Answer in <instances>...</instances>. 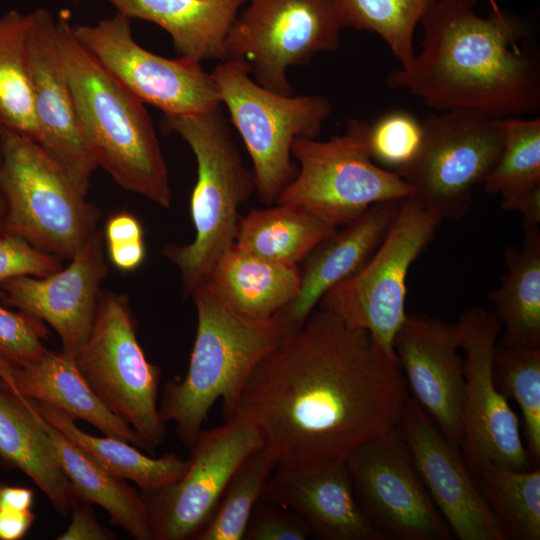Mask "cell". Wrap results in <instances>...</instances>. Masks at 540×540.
<instances>
[{
  "label": "cell",
  "instance_id": "cell-16",
  "mask_svg": "<svg viewBox=\"0 0 540 540\" xmlns=\"http://www.w3.org/2000/svg\"><path fill=\"white\" fill-rule=\"evenodd\" d=\"M264 447L257 428L241 417L201 430L190 447L184 473L153 493L142 494L153 540H188L211 518L227 484L241 463Z\"/></svg>",
  "mask_w": 540,
  "mask_h": 540
},
{
  "label": "cell",
  "instance_id": "cell-46",
  "mask_svg": "<svg viewBox=\"0 0 540 540\" xmlns=\"http://www.w3.org/2000/svg\"><path fill=\"white\" fill-rule=\"evenodd\" d=\"M1 166H2V142H1V135H0V172H1ZM4 218H5V200H4L1 187H0V234L3 231Z\"/></svg>",
  "mask_w": 540,
  "mask_h": 540
},
{
  "label": "cell",
  "instance_id": "cell-18",
  "mask_svg": "<svg viewBox=\"0 0 540 540\" xmlns=\"http://www.w3.org/2000/svg\"><path fill=\"white\" fill-rule=\"evenodd\" d=\"M396 428L453 536L459 540H506L460 449L445 438L413 397H408Z\"/></svg>",
  "mask_w": 540,
  "mask_h": 540
},
{
  "label": "cell",
  "instance_id": "cell-15",
  "mask_svg": "<svg viewBox=\"0 0 540 540\" xmlns=\"http://www.w3.org/2000/svg\"><path fill=\"white\" fill-rule=\"evenodd\" d=\"M345 463L360 508L389 540L452 539L396 426L359 446Z\"/></svg>",
  "mask_w": 540,
  "mask_h": 540
},
{
  "label": "cell",
  "instance_id": "cell-9",
  "mask_svg": "<svg viewBox=\"0 0 540 540\" xmlns=\"http://www.w3.org/2000/svg\"><path fill=\"white\" fill-rule=\"evenodd\" d=\"M441 222L413 197L402 199L388 233L369 261L355 275L326 292L319 308L351 327L368 331L375 343L397 361L393 345L408 315L407 276Z\"/></svg>",
  "mask_w": 540,
  "mask_h": 540
},
{
  "label": "cell",
  "instance_id": "cell-41",
  "mask_svg": "<svg viewBox=\"0 0 540 540\" xmlns=\"http://www.w3.org/2000/svg\"><path fill=\"white\" fill-rule=\"evenodd\" d=\"M71 523L58 540H113L115 534L101 525L93 516L89 504L78 503L72 509Z\"/></svg>",
  "mask_w": 540,
  "mask_h": 540
},
{
  "label": "cell",
  "instance_id": "cell-14",
  "mask_svg": "<svg viewBox=\"0 0 540 540\" xmlns=\"http://www.w3.org/2000/svg\"><path fill=\"white\" fill-rule=\"evenodd\" d=\"M72 29L114 78L164 115L199 114L221 104L211 73L200 62L169 59L146 50L133 37L131 19L121 13L95 24H73Z\"/></svg>",
  "mask_w": 540,
  "mask_h": 540
},
{
  "label": "cell",
  "instance_id": "cell-27",
  "mask_svg": "<svg viewBox=\"0 0 540 540\" xmlns=\"http://www.w3.org/2000/svg\"><path fill=\"white\" fill-rule=\"evenodd\" d=\"M503 137L501 154L483 182L500 207L523 216L522 228H540V118L496 119Z\"/></svg>",
  "mask_w": 540,
  "mask_h": 540
},
{
  "label": "cell",
  "instance_id": "cell-25",
  "mask_svg": "<svg viewBox=\"0 0 540 540\" xmlns=\"http://www.w3.org/2000/svg\"><path fill=\"white\" fill-rule=\"evenodd\" d=\"M7 390L19 398L46 435L58 465L77 499L102 507L110 515L112 524L125 530L132 538L153 540L148 509L142 493L132 488L125 479L109 474L86 456L38 413L29 398Z\"/></svg>",
  "mask_w": 540,
  "mask_h": 540
},
{
  "label": "cell",
  "instance_id": "cell-40",
  "mask_svg": "<svg viewBox=\"0 0 540 540\" xmlns=\"http://www.w3.org/2000/svg\"><path fill=\"white\" fill-rule=\"evenodd\" d=\"M312 537L293 511L260 498L250 516L244 540H305Z\"/></svg>",
  "mask_w": 540,
  "mask_h": 540
},
{
  "label": "cell",
  "instance_id": "cell-39",
  "mask_svg": "<svg viewBox=\"0 0 540 540\" xmlns=\"http://www.w3.org/2000/svg\"><path fill=\"white\" fill-rule=\"evenodd\" d=\"M62 267L61 258L34 247L22 237L0 235V283L23 275L45 277Z\"/></svg>",
  "mask_w": 540,
  "mask_h": 540
},
{
  "label": "cell",
  "instance_id": "cell-45",
  "mask_svg": "<svg viewBox=\"0 0 540 540\" xmlns=\"http://www.w3.org/2000/svg\"><path fill=\"white\" fill-rule=\"evenodd\" d=\"M34 499L32 489L0 484V510L25 512L31 510Z\"/></svg>",
  "mask_w": 540,
  "mask_h": 540
},
{
  "label": "cell",
  "instance_id": "cell-7",
  "mask_svg": "<svg viewBox=\"0 0 540 540\" xmlns=\"http://www.w3.org/2000/svg\"><path fill=\"white\" fill-rule=\"evenodd\" d=\"M211 76L249 153L259 199L271 205L297 173L291 160L294 141L316 139L332 105L321 95L271 92L254 81L249 66L240 60L220 62Z\"/></svg>",
  "mask_w": 540,
  "mask_h": 540
},
{
  "label": "cell",
  "instance_id": "cell-2",
  "mask_svg": "<svg viewBox=\"0 0 540 540\" xmlns=\"http://www.w3.org/2000/svg\"><path fill=\"white\" fill-rule=\"evenodd\" d=\"M477 0H436L420 20L421 50L387 84L438 112L467 110L492 119L540 111V57L523 18L475 12Z\"/></svg>",
  "mask_w": 540,
  "mask_h": 540
},
{
  "label": "cell",
  "instance_id": "cell-23",
  "mask_svg": "<svg viewBox=\"0 0 540 540\" xmlns=\"http://www.w3.org/2000/svg\"><path fill=\"white\" fill-rule=\"evenodd\" d=\"M0 385L31 400L52 405L73 419H82L105 436L149 450L142 438L111 413L90 389L74 357L46 349L39 357L22 364L0 361Z\"/></svg>",
  "mask_w": 540,
  "mask_h": 540
},
{
  "label": "cell",
  "instance_id": "cell-29",
  "mask_svg": "<svg viewBox=\"0 0 540 540\" xmlns=\"http://www.w3.org/2000/svg\"><path fill=\"white\" fill-rule=\"evenodd\" d=\"M523 231L520 248L504 249L507 271L487 298L505 328L497 344L540 348V228Z\"/></svg>",
  "mask_w": 540,
  "mask_h": 540
},
{
  "label": "cell",
  "instance_id": "cell-43",
  "mask_svg": "<svg viewBox=\"0 0 540 540\" xmlns=\"http://www.w3.org/2000/svg\"><path fill=\"white\" fill-rule=\"evenodd\" d=\"M107 251L112 264L124 272L136 270L145 258L144 240L107 244Z\"/></svg>",
  "mask_w": 540,
  "mask_h": 540
},
{
  "label": "cell",
  "instance_id": "cell-37",
  "mask_svg": "<svg viewBox=\"0 0 540 540\" xmlns=\"http://www.w3.org/2000/svg\"><path fill=\"white\" fill-rule=\"evenodd\" d=\"M423 124L405 111H392L370 125L369 147L381 167L398 171L417 156L423 141Z\"/></svg>",
  "mask_w": 540,
  "mask_h": 540
},
{
  "label": "cell",
  "instance_id": "cell-10",
  "mask_svg": "<svg viewBox=\"0 0 540 540\" xmlns=\"http://www.w3.org/2000/svg\"><path fill=\"white\" fill-rule=\"evenodd\" d=\"M74 359L93 393L135 430L150 452L162 444L166 428L157 405L160 370L137 340L125 296L100 293L91 331Z\"/></svg>",
  "mask_w": 540,
  "mask_h": 540
},
{
  "label": "cell",
  "instance_id": "cell-19",
  "mask_svg": "<svg viewBox=\"0 0 540 540\" xmlns=\"http://www.w3.org/2000/svg\"><path fill=\"white\" fill-rule=\"evenodd\" d=\"M393 346L413 398L460 449L465 380L458 324L424 313L407 315Z\"/></svg>",
  "mask_w": 540,
  "mask_h": 540
},
{
  "label": "cell",
  "instance_id": "cell-30",
  "mask_svg": "<svg viewBox=\"0 0 540 540\" xmlns=\"http://www.w3.org/2000/svg\"><path fill=\"white\" fill-rule=\"evenodd\" d=\"M31 401L38 413L86 456L109 474L133 481L142 494L153 493L173 483L187 468L188 461L174 453L147 456L121 439L90 435L62 410L44 402Z\"/></svg>",
  "mask_w": 540,
  "mask_h": 540
},
{
  "label": "cell",
  "instance_id": "cell-5",
  "mask_svg": "<svg viewBox=\"0 0 540 540\" xmlns=\"http://www.w3.org/2000/svg\"><path fill=\"white\" fill-rule=\"evenodd\" d=\"M161 126L190 146L197 163L190 202L195 237L189 244L164 249L190 296L235 242L239 208L256 191L255 177L244 165L221 104L199 114L163 115Z\"/></svg>",
  "mask_w": 540,
  "mask_h": 540
},
{
  "label": "cell",
  "instance_id": "cell-24",
  "mask_svg": "<svg viewBox=\"0 0 540 540\" xmlns=\"http://www.w3.org/2000/svg\"><path fill=\"white\" fill-rule=\"evenodd\" d=\"M129 19L152 22L172 39L179 57L227 60L228 32L247 0H105Z\"/></svg>",
  "mask_w": 540,
  "mask_h": 540
},
{
  "label": "cell",
  "instance_id": "cell-28",
  "mask_svg": "<svg viewBox=\"0 0 540 540\" xmlns=\"http://www.w3.org/2000/svg\"><path fill=\"white\" fill-rule=\"evenodd\" d=\"M0 460L31 478L60 515L78 503L46 435L19 398L1 385Z\"/></svg>",
  "mask_w": 540,
  "mask_h": 540
},
{
  "label": "cell",
  "instance_id": "cell-32",
  "mask_svg": "<svg viewBox=\"0 0 540 540\" xmlns=\"http://www.w3.org/2000/svg\"><path fill=\"white\" fill-rule=\"evenodd\" d=\"M505 539H540V470L488 464L473 474Z\"/></svg>",
  "mask_w": 540,
  "mask_h": 540
},
{
  "label": "cell",
  "instance_id": "cell-20",
  "mask_svg": "<svg viewBox=\"0 0 540 540\" xmlns=\"http://www.w3.org/2000/svg\"><path fill=\"white\" fill-rule=\"evenodd\" d=\"M102 242L97 230L66 268L45 277L23 275L0 283V298L49 324L61 340L62 352L72 357L89 336L100 284L108 273Z\"/></svg>",
  "mask_w": 540,
  "mask_h": 540
},
{
  "label": "cell",
  "instance_id": "cell-4",
  "mask_svg": "<svg viewBox=\"0 0 540 540\" xmlns=\"http://www.w3.org/2000/svg\"><path fill=\"white\" fill-rule=\"evenodd\" d=\"M197 313V330L188 370L168 382L159 415L176 424L189 448L202 430L213 404L222 401L223 417L260 361L293 332L277 313L267 319L245 317L231 309L207 279L190 295Z\"/></svg>",
  "mask_w": 540,
  "mask_h": 540
},
{
  "label": "cell",
  "instance_id": "cell-12",
  "mask_svg": "<svg viewBox=\"0 0 540 540\" xmlns=\"http://www.w3.org/2000/svg\"><path fill=\"white\" fill-rule=\"evenodd\" d=\"M226 41L227 60H240L265 89L293 95L291 66L306 65L340 46L343 24L331 0H247Z\"/></svg>",
  "mask_w": 540,
  "mask_h": 540
},
{
  "label": "cell",
  "instance_id": "cell-34",
  "mask_svg": "<svg viewBox=\"0 0 540 540\" xmlns=\"http://www.w3.org/2000/svg\"><path fill=\"white\" fill-rule=\"evenodd\" d=\"M436 0H331L343 27L377 34L399 61L408 66L414 57L417 25Z\"/></svg>",
  "mask_w": 540,
  "mask_h": 540
},
{
  "label": "cell",
  "instance_id": "cell-47",
  "mask_svg": "<svg viewBox=\"0 0 540 540\" xmlns=\"http://www.w3.org/2000/svg\"><path fill=\"white\" fill-rule=\"evenodd\" d=\"M488 2L490 4L491 11L499 12L501 10L496 0H488Z\"/></svg>",
  "mask_w": 540,
  "mask_h": 540
},
{
  "label": "cell",
  "instance_id": "cell-33",
  "mask_svg": "<svg viewBox=\"0 0 540 540\" xmlns=\"http://www.w3.org/2000/svg\"><path fill=\"white\" fill-rule=\"evenodd\" d=\"M30 13L0 16V125L37 142L38 130L27 67Z\"/></svg>",
  "mask_w": 540,
  "mask_h": 540
},
{
  "label": "cell",
  "instance_id": "cell-13",
  "mask_svg": "<svg viewBox=\"0 0 540 540\" xmlns=\"http://www.w3.org/2000/svg\"><path fill=\"white\" fill-rule=\"evenodd\" d=\"M457 324L465 353L462 457L472 475L492 463L528 469L530 456L518 417L493 378L492 360L501 323L492 311L477 306L465 311Z\"/></svg>",
  "mask_w": 540,
  "mask_h": 540
},
{
  "label": "cell",
  "instance_id": "cell-1",
  "mask_svg": "<svg viewBox=\"0 0 540 540\" xmlns=\"http://www.w3.org/2000/svg\"><path fill=\"white\" fill-rule=\"evenodd\" d=\"M407 389L368 331L316 308L255 367L229 418L252 423L277 466H325L395 427Z\"/></svg>",
  "mask_w": 540,
  "mask_h": 540
},
{
  "label": "cell",
  "instance_id": "cell-48",
  "mask_svg": "<svg viewBox=\"0 0 540 540\" xmlns=\"http://www.w3.org/2000/svg\"><path fill=\"white\" fill-rule=\"evenodd\" d=\"M71 1L74 2V3H77L79 0H71Z\"/></svg>",
  "mask_w": 540,
  "mask_h": 540
},
{
  "label": "cell",
  "instance_id": "cell-26",
  "mask_svg": "<svg viewBox=\"0 0 540 540\" xmlns=\"http://www.w3.org/2000/svg\"><path fill=\"white\" fill-rule=\"evenodd\" d=\"M218 295L235 312L253 319H267L297 296V264L269 261L233 243L217 260L208 277Z\"/></svg>",
  "mask_w": 540,
  "mask_h": 540
},
{
  "label": "cell",
  "instance_id": "cell-35",
  "mask_svg": "<svg viewBox=\"0 0 540 540\" xmlns=\"http://www.w3.org/2000/svg\"><path fill=\"white\" fill-rule=\"evenodd\" d=\"M277 464L269 451L249 455L227 484L211 518L196 540H243L252 511Z\"/></svg>",
  "mask_w": 540,
  "mask_h": 540
},
{
  "label": "cell",
  "instance_id": "cell-31",
  "mask_svg": "<svg viewBox=\"0 0 540 540\" xmlns=\"http://www.w3.org/2000/svg\"><path fill=\"white\" fill-rule=\"evenodd\" d=\"M336 230L303 206L276 204L240 217L234 243L260 258L298 265Z\"/></svg>",
  "mask_w": 540,
  "mask_h": 540
},
{
  "label": "cell",
  "instance_id": "cell-21",
  "mask_svg": "<svg viewBox=\"0 0 540 540\" xmlns=\"http://www.w3.org/2000/svg\"><path fill=\"white\" fill-rule=\"evenodd\" d=\"M261 497L296 513L316 538L389 540L360 508L345 462L310 468L277 466Z\"/></svg>",
  "mask_w": 540,
  "mask_h": 540
},
{
  "label": "cell",
  "instance_id": "cell-36",
  "mask_svg": "<svg viewBox=\"0 0 540 540\" xmlns=\"http://www.w3.org/2000/svg\"><path fill=\"white\" fill-rule=\"evenodd\" d=\"M492 372L499 391L519 407L529 456L540 459V348L502 346L493 354Z\"/></svg>",
  "mask_w": 540,
  "mask_h": 540
},
{
  "label": "cell",
  "instance_id": "cell-11",
  "mask_svg": "<svg viewBox=\"0 0 540 540\" xmlns=\"http://www.w3.org/2000/svg\"><path fill=\"white\" fill-rule=\"evenodd\" d=\"M423 141L415 159L395 171L413 197L442 221L456 222L470 211L473 189L495 166L503 137L496 119L453 110L427 116Z\"/></svg>",
  "mask_w": 540,
  "mask_h": 540
},
{
  "label": "cell",
  "instance_id": "cell-6",
  "mask_svg": "<svg viewBox=\"0 0 540 540\" xmlns=\"http://www.w3.org/2000/svg\"><path fill=\"white\" fill-rule=\"evenodd\" d=\"M3 234L71 260L97 231L100 210L33 139L0 125Z\"/></svg>",
  "mask_w": 540,
  "mask_h": 540
},
{
  "label": "cell",
  "instance_id": "cell-22",
  "mask_svg": "<svg viewBox=\"0 0 540 540\" xmlns=\"http://www.w3.org/2000/svg\"><path fill=\"white\" fill-rule=\"evenodd\" d=\"M401 200L372 205L341 230L337 228L306 256L300 270L299 292L278 312L293 331L304 324L326 292L365 266L388 233Z\"/></svg>",
  "mask_w": 540,
  "mask_h": 540
},
{
  "label": "cell",
  "instance_id": "cell-17",
  "mask_svg": "<svg viewBox=\"0 0 540 540\" xmlns=\"http://www.w3.org/2000/svg\"><path fill=\"white\" fill-rule=\"evenodd\" d=\"M26 54L37 143L86 194L97 165L79 127L57 21L46 9L30 13Z\"/></svg>",
  "mask_w": 540,
  "mask_h": 540
},
{
  "label": "cell",
  "instance_id": "cell-3",
  "mask_svg": "<svg viewBox=\"0 0 540 540\" xmlns=\"http://www.w3.org/2000/svg\"><path fill=\"white\" fill-rule=\"evenodd\" d=\"M56 21L79 127L97 167L123 189L169 208V171L144 103L76 39L68 11Z\"/></svg>",
  "mask_w": 540,
  "mask_h": 540
},
{
  "label": "cell",
  "instance_id": "cell-42",
  "mask_svg": "<svg viewBox=\"0 0 540 540\" xmlns=\"http://www.w3.org/2000/svg\"><path fill=\"white\" fill-rule=\"evenodd\" d=\"M104 235L107 244L143 240V228L133 214L123 211L108 219Z\"/></svg>",
  "mask_w": 540,
  "mask_h": 540
},
{
  "label": "cell",
  "instance_id": "cell-38",
  "mask_svg": "<svg viewBox=\"0 0 540 540\" xmlns=\"http://www.w3.org/2000/svg\"><path fill=\"white\" fill-rule=\"evenodd\" d=\"M43 321L25 312L0 305V361L22 364L39 357L47 348Z\"/></svg>",
  "mask_w": 540,
  "mask_h": 540
},
{
  "label": "cell",
  "instance_id": "cell-8",
  "mask_svg": "<svg viewBox=\"0 0 540 540\" xmlns=\"http://www.w3.org/2000/svg\"><path fill=\"white\" fill-rule=\"evenodd\" d=\"M369 131L367 122L350 119L345 132L329 140L296 139L292 157L298 170L275 204L303 206L338 228L374 204L411 196V188L397 172L373 160Z\"/></svg>",
  "mask_w": 540,
  "mask_h": 540
},
{
  "label": "cell",
  "instance_id": "cell-44",
  "mask_svg": "<svg viewBox=\"0 0 540 540\" xmlns=\"http://www.w3.org/2000/svg\"><path fill=\"white\" fill-rule=\"evenodd\" d=\"M36 519L29 510L25 512L0 510V540H20Z\"/></svg>",
  "mask_w": 540,
  "mask_h": 540
}]
</instances>
